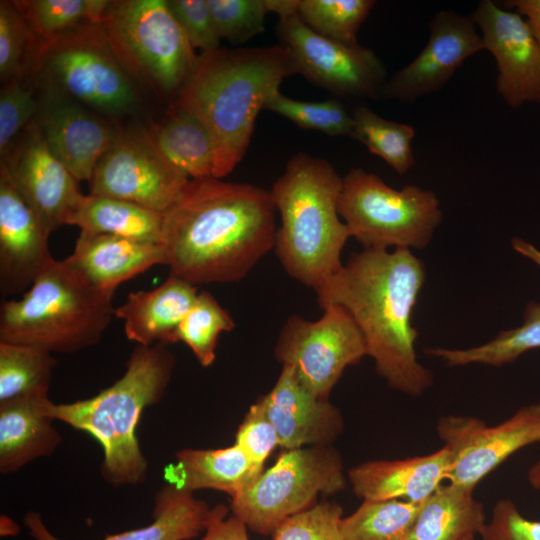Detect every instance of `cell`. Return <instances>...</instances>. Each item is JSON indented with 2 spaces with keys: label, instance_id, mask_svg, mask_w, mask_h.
<instances>
[{
  "label": "cell",
  "instance_id": "cell-24",
  "mask_svg": "<svg viewBox=\"0 0 540 540\" xmlns=\"http://www.w3.org/2000/svg\"><path fill=\"white\" fill-rule=\"evenodd\" d=\"M210 514L211 508L192 492L168 483L154 497L150 524L107 535L103 540H195L205 532ZM23 523L35 540H61L37 511L27 512Z\"/></svg>",
  "mask_w": 540,
  "mask_h": 540
},
{
  "label": "cell",
  "instance_id": "cell-42",
  "mask_svg": "<svg viewBox=\"0 0 540 540\" xmlns=\"http://www.w3.org/2000/svg\"><path fill=\"white\" fill-rule=\"evenodd\" d=\"M235 444L241 448L255 468L263 472L267 458L279 446V438L259 400L250 406L239 425Z\"/></svg>",
  "mask_w": 540,
  "mask_h": 540
},
{
  "label": "cell",
  "instance_id": "cell-11",
  "mask_svg": "<svg viewBox=\"0 0 540 540\" xmlns=\"http://www.w3.org/2000/svg\"><path fill=\"white\" fill-rule=\"evenodd\" d=\"M277 14V33L292 53L298 74L332 94L349 99L382 96L386 68L369 48L324 37L310 29L297 14V0H267Z\"/></svg>",
  "mask_w": 540,
  "mask_h": 540
},
{
  "label": "cell",
  "instance_id": "cell-3",
  "mask_svg": "<svg viewBox=\"0 0 540 540\" xmlns=\"http://www.w3.org/2000/svg\"><path fill=\"white\" fill-rule=\"evenodd\" d=\"M298 74L282 43L238 49L218 48L198 56L196 68L171 102L197 118L214 147V178L229 175L245 156L259 112L282 81Z\"/></svg>",
  "mask_w": 540,
  "mask_h": 540
},
{
  "label": "cell",
  "instance_id": "cell-16",
  "mask_svg": "<svg viewBox=\"0 0 540 540\" xmlns=\"http://www.w3.org/2000/svg\"><path fill=\"white\" fill-rule=\"evenodd\" d=\"M429 38L420 53L386 81L382 98L413 102L441 90L469 57L484 50L471 16L437 12L429 24Z\"/></svg>",
  "mask_w": 540,
  "mask_h": 540
},
{
  "label": "cell",
  "instance_id": "cell-18",
  "mask_svg": "<svg viewBox=\"0 0 540 540\" xmlns=\"http://www.w3.org/2000/svg\"><path fill=\"white\" fill-rule=\"evenodd\" d=\"M72 98L48 90L34 119L51 153L78 181H90L119 131Z\"/></svg>",
  "mask_w": 540,
  "mask_h": 540
},
{
  "label": "cell",
  "instance_id": "cell-29",
  "mask_svg": "<svg viewBox=\"0 0 540 540\" xmlns=\"http://www.w3.org/2000/svg\"><path fill=\"white\" fill-rule=\"evenodd\" d=\"M148 134L162 156L190 179L213 177L212 139L194 116L169 109L166 119Z\"/></svg>",
  "mask_w": 540,
  "mask_h": 540
},
{
  "label": "cell",
  "instance_id": "cell-32",
  "mask_svg": "<svg viewBox=\"0 0 540 540\" xmlns=\"http://www.w3.org/2000/svg\"><path fill=\"white\" fill-rule=\"evenodd\" d=\"M352 138L383 159L397 173L405 174L415 165L412 151L414 128L382 118L367 106H357L352 114Z\"/></svg>",
  "mask_w": 540,
  "mask_h": 540
},
{
  "label": "cell",
  "instance_id": "cell-28",
  "mask_svg": "<svg viewBox=\"0 0 540 540\" xmlns=\"http://www.w3.org/2000/svg\"><path fill=\"white\" fill-rule=\"evenodd\" d=\"M164 214L122 199L82 195L67 225L80 231L163 244Z\"/></svg>",
  "mask_w": 540,
  "mask_h": 540
},
{
  "label": "cell",
  "instance_id": "cell-10",
  "mask_svg": "<svg viewBox=\"0 0 540 540\" xmlns=\"http://www.w3.org/2000/svg\"><path fill=\"white\" fill-rule=\"evenodd\" d=\"M341 455L332 445L284 450L242 494L231 499L232 515L248 529L271 535L286 518L315 504L319 495L346 488Z\"/></svg>",
  "mask_w": 540,
  "mask_h": 540
},
{
  "label": "cell",
  "instance_id": "cell-44",
  "mask_svg": "<svg viewBox=\"0 0 540 540\" xmlns=\"http://www.w3.org/2000/svg\"><path fill=\"white\" fill-rule=\"evenodd\" d=\"M480 537L482 540H540V521L522 515L510 499L498 500Z\"/></svg>",
  "mask_w": 540,
  "mask_h": 540
},
{
  "label": "cell",
  "instance_id": "cell-33",
  "mask_svg": "<svg viewBox=\"0 0 540 540\" xmlns=\"http://www.w3.org/2000/svg\"><path fill=\"white\" fill-rule=\"evenodd\" d=\"M419 504L396 500H363L341 521L344 540H405Z\"/></svg>",
  "mask_w": 540,
  "mask_h": 540
},
{
  "label": "cell",
  "instance_id": "cell-17",
  "mask_svg": "<svg viewBox=\"0 0 540 540\" xmlns=\"http://www.w3.org/2000/svg\"><path fill=\"white\" fill-rule=\"evenodd\" d=\"M1 162L49 235L67 225L83 195L79 181L51 153L34 120Z\"/></svg>",
  "mask_w": 540,
  "mask_h": 540
},
{
  "label": "cell",
  "instance_id": "cell-31",
  "mask_svg": "<svg viewBox=\"0 0 540 540\" xmlns=\"http://www.w3.org/2000/svg\"><path fill=\"white\" fill-rule=\"evenodd\" d=\"M56 365L52 353L44 349L0 342V403L48 396Z\"/></svg>",
  "mask_w": 540,
  "mask_h": 540
},
{
  "label": "cell",
  "instance_id": "cell-30",
  "mask_svg": "<svg viewBox=\"0 0 540 540\" xmlns=\"http://www.w3.org/2000/svg\"><path fill=\"white\" fill-rule=\"evenodd\" d=\"M523 323L500 331L493 339L464 349L427 348L425 353L442 360L448 367L472 364L500 367L513 363L522 354L540 348V302H529Z\"/></svg>",
  "mask_w": 540,
  "mask_h": 540
},
{
  "label": "cell",
  "instance_id": "cell-38",
  "mask_svg": "<svg viewBox=\"0 0 540 540\" xmlns=\"http://www.w3.org/2000/svg\"><path fill=\"white\" fill-rule=\"evenodd\" d=\"M264 109L280 114L304 129L330 136H352L353 133L352 115L335 98L304 101L289 98L278 90L267 100Z\"/></svg>",
  "mask_w": 540,
  "mask_h": 540
},
{
  "label": "cell",
  "instance_id": "cell-25",
  "mask_svg": "<svg viewBox=\"0 0 540 540\" xmlns=\"http://www.w3.org/2000/svg\"><path fill=\"white\" fill-rule=\"evenodd\" d=\"M46 397H26L0 403V472L11 474L42 457L61 443Z\"/></svg>",
  "mask_w": 540,
  "mask_h": 540
},
{
  "label": "cell",
  "instance_id": "cell-37",
  "mask_svg": "<svg viewBox=\"0 0 540 540\" xmlns=\"http://www.w3.org/2000/svg\"><path fill=\"white\" fill-rule=\"evenodd\" d=\"M41 40L13 1H0V78L5 83L33 72Z\"/></svg>",
  "mask_w": 540,
  "mask_h": 540
},
{
  "label": "cell",
  "instance_id": "cell-6",
  "mask_svg": "<svg viewBox=\"0 0 540 540\" xmlns=\"http://www.w3.org/2000/svg\"><path fill=\"white\" fill-rule=\"evenodd\" d=\"M112 292L66 259L54 260L19 299L2 302L0 342L74 353L99 343L114 308Z\"/></svg>",
  "mask_w": 540,
  "mask_h": 540
},
{
  "label": "cell",
  "instance_id": "cell-2",
  "mask_svg": "<svg viewBox=\"0 0 540 540\" xmlns=\"http://www.w3.org/2000/svg\"><path fill=\"white\" fill-rule=\"evenodd\" d=\"M424 263L412 250L364 248L315 291L321 308L342 306L359 328L375 369L388 386L418 397L434 383L416 354L412 315L424 287Z\"/></svg>",
  "mask_w": 540,
  "mask_h": 540
},
{
  "label": "cell",
  "instance_id": "cell-27",
  "mask_svg": "<svg viewBox=\"0 0 540 540\" xmlns=\"http://www.w3.org/2000/svg\"><path fill=\"white\" fill-rule=\"evenodd\" d=\"M474 489L442 484L419 504L405 540H463L480 536L486 522Z\"/></svg>",
  "mask_w": 540,
  "mask_h": 540
},
{
  "label": "cell",
  "instance_id": "cell-40",
  "mask_svg": "<svg viewBox=\"0 0 540 540\" xmlns=\"http://www.w3.org/2000/svg\"><path fill=\"white\" fill-rule=\"evenodd\" d=\"M40 100L32 87L22 78H14L2 85L0 91V155L5 158L15 138L36 118Z\"/></svg>",
  "mask_w": 540,
  "mask_h": 540
},
{
  "label": "cell",
  "instance_id": "cell-9",
  "mask_svg": "<svg viewBox=\"0 0 540 540\" xmlns=\"http://www.w3.org/2000/svg\"><path fill=\"white\" fill-rule=\"evenodd\" d=\"M33 72L50 90L92 110L120 114L136 100L130 77L98 23H83L49 41H41Z\"/></svg>",
  "mask_w": 540,
  "mask_h": 540
},
{
  "label": "cell",
  "instance_id": "cell-34",
  "mask_svg": "<svg viewBox=\"0 0 540 540\" xmlns=\"http://www.w3.org/2000/svg\"><path fill=\"white\" fill-rule=\"evenodd\" d=\"M28 26L41 41H49L83 23L102 22L111 1L21 0L13 1Z\"/></svg>",
  "mask_w": 540,
  "mask_h": 540
},
{
  "label": "cell",
  "instance_id": "cell-5",
  "mask_svg": "<svg viewBox=\"0 0 540 540\" xmlns=\"http://www.w3.org/2000/svg\"><path fill=\"white\" fill-rule=\"evenodd\" d=\"M175 365L166 344L137 345L124 374L97 395L71 403L47 406L54 420L93 436L103 448L101 474L120 487L145 481L148 462L136 437L143 410L164 396Z\"/></svg>",
  "mask_w": 540,
  "mask_h": 540
},
{
  "label": "cell",
  "instance_id": "cell-13",
  "mask_svg": "<svg viewBox=\"0 0 540 540\" xmlns=\"http://www.w3.org/2000/svg\"><path fill=\"white\" fill-rule=\"evenodd\" d=\"M436 432L449 451L447 482L475 489L511 455L540 442V400L493 426L474 416H442Z\"/></svg>",
  "mask_w": 540,
  "mask_h": 540
},
{
  "label": "cell",
  "instance_id": "cell-15",
  "mask_svg": "<svg viewBox=\"0 0 540 540\" xmlns=\"http://www.w3.org/2000/svg\"><path fill=\"white\" fill-rule=\"evenodd\" d=\"M471 18L496 61V89L505 103L512 109L540 104V45L526 20L491 0L480 1Z\"/></svg>",
  "mask_w": 540,
  "mask_h": 540
},
{
  "label": "cell",
  "instance_id": "cell-21",
  "mask_svg": "<svg viewBox=\"0 0 540 540\" xmlns=\"http://www.w3.org/2000/svg\"><path fill=\"white\" fill-rule=\"evenodd\" d=\"M446 447L420 456L397 460H373L351 468L347 479L363 500H403L420 504L447 479Z\"/></svg>",
  "mask_w": 540,
  "mask_h": 540
},
{
  "label": "cell",
  "instance_id": "cell-1",
  "mask_svg": "<svg viewBox=\"0 0 540 540\" xmlns=\"http://www.w3.org/2000/svg\"><path fill=\"white\" fill-rule=\"evenodd\" d=\"M275 210L270 190L190 179L164 213L170 273L195 286L243 279L274 248Z\"/></svg>",
  "mask_w": 540,
  "mask_h": 540
},
{
  "label": "cell",
  "instance_id": "cell-46",
  "mask_svg": "<svg viewBox=\"0 0 540 540\" xmlns=\"http://www.w3.org/2000/svg\"><path fill=\"white\" fill-rule=\"evenodd\" d=\"M513 7L522 17H526V22L540 45V0H511L505 4Z\"/></svg>",
  "mask_w": 540,
  "mask_h": 540
},
{
  "label": "cell",
  "instance_id": "cell-14",
  "mask_svg": "<svg viewBox=\"0 0 540 540\" xmlns=\"http://www.w3.org/2000/svg\"><path fill=\"white\" fill-rule=\"evenodd\" d=\"M190 178L158 151L148 131H119L89 181L92 195L133 202L165 213Z\"/></svg>",
  "mask_w": 540,
  "mask_h": 540
},
{
  "label": "cell",
  "instance_id": "cell-43",
  "mask_svg": "<svg viewBox=\"0 0 540 540\" xmlns=\"http://www.w3.org/2000/svg\"><path fill=\"white\" fill-rule=\"evenodd\" d=\"M190 44L201 53L220 48L207 0H167Z\"/></svg>",
  "mask_w": 540,
  "mask_h": 540
},
{
  "label": "cell",
  "instance_id": "cell-39",
  "mask_svg": "<svg viewBox=\"0 0 540 540\" xmlns=\"http://www.w3.org/2000/svg\"><path fill=\"white\" fill-rule=\"evenodd\" d=\"M219 39L240 44L263 32L266 0H207Z\"/></svg>",
  "mask_w": 540,
  "mask_h": 540
},
{
  "label": "cell",
  "instance_id": "cell-20",
  "mask_svg": "<svg viewBox=\"0 0 540 540\" xmlns=\"http://www.w3.org/2000/svg\"><path fill=\"white\" fill-rule=\"evenodd\" d=\"M258 400L284 450L331 445L343 432L340 411L309 391L289 366H282L272 389Z\"/></svg>",
  "mask_w": 540,
  "mask_h": 540
},
{
  "label": "cell",
  "instance_id": "cell-48",
  "mask_svg": "<svg viewBox=\"0 0 540 540\" xmlns=\"http://www.w3.org/2000/svg\"><path fill=\"white\" fill-rule=\"evenodd\" d=\"M527 480L532 488L540 491V458L529 468Z\"/></svg>",
  "mask_w": 540,
  "mask_h": 540
},
{
  "label": "cell",
  "instance_id": "cell-4",
  "mask_svg": "<svg viewBox=\"0 0 540 540\" xmlns=\"http://www.w3.org/2000/svg\"><path fill=\"white\" fill-rule=\"evenodd\" d=\"M342 185L330 162L299 152L270 190L281 219L274 252L290 277L314 291L341 269L351 237L338 211Z\"/></svg>",
  "mask_w": 540,
  "mask_h": 540
},
{
  "label": "cell",
  "instance_id": "cell-47",
  "mask_svg": "<svg viewBox=\"0 0 540 540\" xmlns=\"http://www.w3.org/2000/svg\"><path fill=\"white\" fill-rule=\"evenodd\" d=\"M511 245L514 251L540 267V250L537 247L519 237L512 238Z\"/></svg>",
  "mask_w": 540,
  "mask_h": 540
},
{
  "label": "cell",
  "instance_id": "cell-41",
  "mask_svg": "<svg viewBox=\"0 0 540 540\" xmlns=\"http://www.w3.org/2000/svg\"><path fill=\"white\" fill-rule=\"evenodd\" d=\"M342 507L323 501L283 520L272 532V540H344Z\"/></svg>",
  "mask_w": 540,
  "mask_h": 540
},
{
  "label": "cell",
  "instance_id": "cell-35",
  "mask_svg": "<svg viewBox=\"0 0 540 540\" xmlns=\"http://www.w3.org/2000/svg\"><path fill=\"white\" fill-rule=\"evenodd\" d=\"M231 315L208 291L199 292L195 302L177 326L172 343H185L201 366L209 367L216 358L218 337L234 329Z\"/></svg>",
  "mask_w": 540,
  "mask_h": 540
},
{
  "label": "cell",
  "instance_id": "cell-22",
  "mask_svg": "<svg viewBox=\"0 0 540 540\" xmlns=\"http://www.w3.org/2000/svg\"><path fill=\"white\" fill-rule=\"evenodd\" d=\"M66 260L98 287L112 293L122 282L151 267L167 265L163 244L82 230Z\"/></svg>",
  "mask_w": 540,
  "mask_h": 540
},
{
  "label": "cell",
  "instance_id": "cell-36",
  "mask_svg": "<svg viewBox=\"0 0 540 540\" xmlns=\"http://www.w3.org/2000/svg\"><path fill=\"white\" fill-rule=\"evenodd\" d=\"M373 0H297V14L314 32L348 44H357V32Z\"/></svg>",
  "mask_w": 540,
  "mask_h": 540
},
{
  "label": "cell",
  "instance_id": "cell-45",
  "mask_svg": "<svg viewBox=\"0 0 540 540\" xmlns=\"http://www.w3.org/2000/svg\"><path fill=\"white\" fill-rule=\"evenodd\" d=\"M228 507L218 504L211 508L205 532L195 540H249L247 526L237 517H228Z\"/></svg>",
  "mask_w": 540,
  "mask_h": 540
},
{
  "label": "cell",
  "instance_id": "cell-26",
  "mask_svg": "<svg viewBox=\"0 0 540 540\" xmlns=\"http://www.w3.org/2000/svg\"><path fill=\"white\" fill-rule=\"evenodd\" d=\"M237 444L218 449H183L167 471L169 483L194 493L213 489L231 499L245 492L261 475Z\"/></svg>",
  "mask_w": 540,
  "mask_h": 540
},
{
  "label": "cell",
  "instance_id": "cell-7",
  "mask_svg": "<svg viewBox=\"0 0 540 540\" xmlns=\"http://www.w3.org/2000/svg\"><path fill=\"white\" fill-rule=\"evenodd\" d=\"M100 24L129 77L164 97L178 96L199 55L167 0L111 1Z\"/></svg>",
  "mask_w": 540,
  "mask_h": 540
},
{
  "label": "cell",
  "instance_id": "cell-49",
  "mask_svg": "<svg viewBox=\"0 0 540 540\" xmlns=\"http://www.w3.org/2000/svg\"><path fill=\"white\" fill-rule=\"evenodd\" d=\"M463 540H479V539L476 536H474V537H469V538H466V539H463Z\"/></svg>",
  "mask_w": 540,
  "mask_h": 540
},
{
  "label": "cell",
  "instance_id": "cell-23",
  "mask_svg": "<svg viewBox=\"0 0 540 540\" xmlns=\"http://www.w3.org/2000/svg\"><path fill=\"white\" fill-rule=\"evenodd\" d=\"M197 287L170 273L158 287L131 292L114 309L123 320L126 337L138 345L172 344L173 334L192 307Z\"/></svg>",
  "mask_w": 540,
  "mask_h": 540
},
{
  "label": "cell",
  "instance_id": "cell-19",
  "mask_svg": "<svg viewBox=\"0 0 540 540\" xmlns=\"http://www.w3.org/2000/svg\"><path fill=\"white\" fill-rule=\"evenodd\" d=\"M49 234L17 190L6 165L0 164V293H25L55 260Z\"/></svg>",
  "mask_w": 540,
  "mask_h": 540
},
{
  "label": "cell",
  "instance_id": "cell-8",
  "mask_svg": "<svg viewBox=\"0 0 540 540\" xmlns=\"http://www.w3.org/2000/svg\"><path fill=\"white\" fill-rule=\"evenodd\" d=\"M338 211L364 248L423 249L442 222L437 195L416 185L395 189L378 175L353 168L343 177Z\"/></svg>",
  "mask_w": 540,
  "mask_h": 540
},
{
  "label": "cell",
  "instance_id": "cell-12",
  "mask_svg": "<svg viewBox=\"0 0 540 540\" xmlns=\"http://www.w3.org/2000/svg\"><path fill=\"white\" fill-rule=\"evenodd\" d=\"M317 321L291 315L282 326L274 353L314 395L328 399L344 370L367 356L363 336L350 314L329 304Z\"/></svg>",
  "mask_w": 540,
  "mask_h": 540
}]
</instances>
